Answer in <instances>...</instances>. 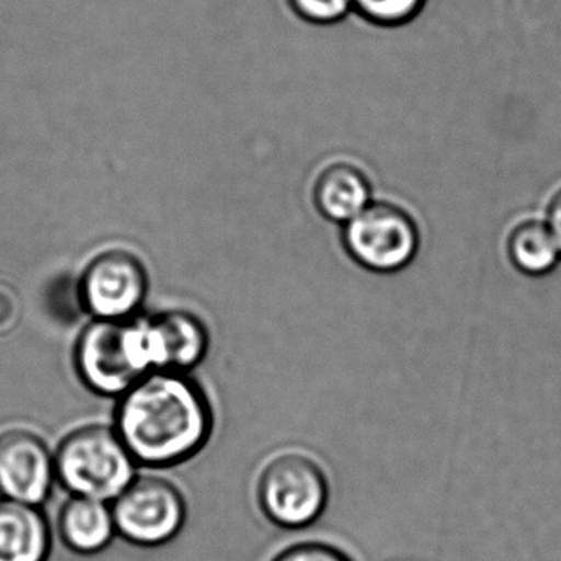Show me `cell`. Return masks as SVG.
Listing matches in <instances>:
<instances>
[{
	"label": "cell",
	"mask_w": 561,
	"mask_h": 561,
	"mask_svg": "<svg viewBox=\"0 0 561 561\" xmlns=\"http://www.w3.org/2000/svg\"><path fill=\"white\" fill-rule=\"evenodd\" d=\"M213 415L198 383L153 370L121 396L116 432L134 461L165 468L192 458L211 435Z\"/></svg>",
	"instance_id": "6da1fadb"
},
{
	"label": "cell",
	"mask_w": 561,
	"mask_h": 561,
	"mask_svg": "<svg viewBox=\"0 0 561 561\" xmlns=\"http://www.w3.org/2000/svg\"><path fill=\"white\" fill-rule=\"evenodd\" d=\"M259 508L275 527L304 530L320 520L330 502L323 466L300 449L275 453L255 484Z\"/></svg>",
	"instance_id": "7a4b0ae2"
},
{
	"label": "cell",
	"mask_w": 561,
	"mask_h": 561,
	"mask_svg": "<svg viewBox=\"0 0 561 561\" xmlns=\"http://www.w3.org/2000/svg\"><path fill=\"white\" fill-rule=\"evenodd\" d=\"M77 367L94 392L123 396L153 369L146 323L130 318L93 321L78 340Z\"/></svg>",
	"instance_id": "3957f363"
},
{
	"label": "cell",
	"mask_w": 561,
	"mask_h": 561,
	"mask_svg": "<svg viewBox=\"0 0 561 561\" xmlns=\"http://www.w3.org/2000/svg\"><path fill=\"white\" fill-rule=\"evenodd\" d=\"M55 469L75 495L107 502L133 482L136 461L116 430L90 425L64 439L55 456Z\"/></svg>",
	"instance_id": "277c9868"
},
{
	"label": "cell",
	"mask_w": 561,
	"mask_h": 561,
	"mask_svg": "<svg viewBox=\"0 0 561 561\" xmlns=\"http://www.w3.org/2000/svg\"><path fill=\"white\" fill-rule=\"evenodd\" d=\"M341 244L347 257L364 271L390 275L415 261L422 236L405 208L396 203L373 202L343 226Z\"/></svg>",
	"instance_id": "5b68a950"
},
{
	"label": "cell",
	"mask_w": 561,
	"mask_h": 561,
	"mask_svg": "<svg viewBox=\"0 0 561 561\" xmlns=\"http://www.w3.org/2000/svg\"><path fill=\"white\" fill-rule=\"evenodd\" d=\"M116 530L137 545L165 543L185 522V501L179 489L163 478L140 476L114 499Z\"/></svg>",
	"instance_id": "8992f818"
},
{
	"label": "cell",
	"mask_w": 561,
	"mask_h": 561,
	"mask_svg": "<svg viewBox=\"0 0 561 561\" xmlns=\"http://www.w3.org/2000/svg\"><path fill=\"white\" fill-rule=\"evenodd\" d=\"M80 291L96 320H129L146 298V267L130 252H103L84 271Z\"/></svg>",
	"instance_id": "52a82bcc"
},
{
	"label": "cell",
	"mask_w": 561,
	"mask_h": 561,
	"mask_svg": "<svg viewBox=\"0 0 561 561\" xmlns=\"http://www.w3.org/2000/svg\"><path fill=\"white\" fill-rule=\"evenodd\" d=\"M57 474L55 458L44 439L27 430L0 435V494L38 505L50 494Z\"/></svg>",
	"instance_id": "ba28073f"
},
{
	"label": "cell",
	"mask_w": 561,
	"mask_h": 561,
	"mask_svg": "<svg viewBox=\"0 0 561 561\" xmlns=\"http://www.w3.org/2000/svg\"><path fill=\"white\" fill-rule=\"evenodd\" d=\"M144 323L150 363L156 370L192 369L208 351V331L195 314L169 311Z\"/></svg>",
	"instance_id": "9c48e42d"
},
{
	"label": "cell",
	"mask_w": 561,
	"mask_h": 561,
	"mask_svg": "<svg viewBox=\"0 0 561 561\" xmlns=\"http://www.w3.org/2000/svg\"><path fill=\"white\" fill-rule=\"evenodd\" d=\"M369 175L351 160L328 163L313 183V205L327 221L347 225L373 203Z\"/></svg>",
	"instance_id": "30bf717a"
},
{
	"label": "cell",
	"mask_w": 561,
	"mask_h": 561,
	"mask_svg": "<svg viewBox=\"0 0 561 561\" xmlns=\"http://www.w3.org/2000/svg\"><path fill=\"white\" fill-rule=\"evenodd\" d=\"M50 528L37 505L0 499V561H47Z\"/></svg>",
	"instance_id": "8fae6325"
},
{
	"label": "cell",
	"mask_w": 561,
	"mask_h": 561,
	"mask_svg": "<svg viewBox=\"0 0 561 561\" xmlns=\"http://www.w3.org/2000/svg\"><path fill=\"white\" fill-rule=\"evenodd\" d=\"M58 524L68 548L83 554L106 548L116 531L110 505L83 495H75L65 504Z\"/></svg>",
	"instance_id": "7c38bea8"
},
{
	"label": "cell",
	"mask_w": 561,
	"mask_h": 561,
	"mask_svg": "<svg viewBox=\"0 0 561 561\" xmlns=\"http://www.w3.org/2000/svg\"><path fill=\"white\" fill-rule=\"evenodd\" d=\"M508 264L525 277H545L561 261L557 242L545 219H522L515 222L505 238Z\"/></svg>",
	"instance_id": "4fadbf2b"
},
{
	"label": "cell",
	"mask_w": 561,
	"mask_h": 561,
	"mask_svg": "<svg viewBox=\"0 0 561 561\" xmlns=\"http://www.w3.org/2000/svg\"><path fill=\"white\" fill-rule=\"evenodd\" d=\"M426 0H353V11L379 27H402L415 21Z\"/></svg>",
	"instance_id": "5bb4252c"
},
{
	"label": "cell",
	"mask_w": 561,
	"mask_h": 561,
	"mask_svg": "<svg viewBox=\"0 0 561 561\" xmlns=\"http://www.w3.org/2000/svg\"><path fill=\"white\" fill-rule=\"evenodd\" d=\"M301 21L313 25H333L347 18L353 11V0H287Z\"/></svg>",
	"instance_id": "9a60e30c"
},
{
	"label": "cell",
	"mask_w": 561,
	"mask_h": 561,
	"mask_svg": "<svg viewBox=\"0 0 561 561\" xmlns=\"http://www.w3.org/2000/svg\"><path fill=\"white\" fill-rule=\"evenodd\" d=\"M271 561H354L346 551L328 541L307 540L288 545Z\"/></svg>",
	"instance_id": "2e32d148"
},
{
	"label": "cell",
	"mask_w": 561,
	"mask_h": 561,
	"mask_svg": "<svg viewBox=\"0 0 561 561\" xmlns=\"http://www.w3.org/2000/svg\"><path fill=\"white\" fill-rule=\"evenodd\" d=\"M545 222H547L561 254V186H558L553 195L550 196L547 213H545Z\"/></svg>",
	"instance_id": "e0dca14e"
}]
</instances>
